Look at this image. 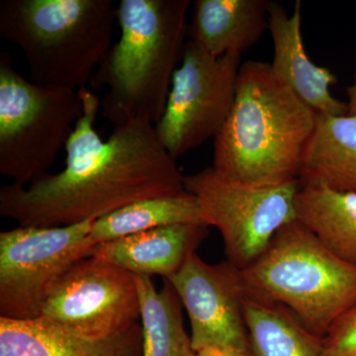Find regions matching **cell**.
I'll list each match as a JSON object with an SVG mask.
<instances>
[{
    "label": "cell",
    "mask_w": 356,
    "mask_h": 356,
    "mask_svg": "<svg viewBox=\"0 0 356 356\" xmlns=\"http://www.w3.org/2000/svg\"><path fill=\"white\" fill-rule=\"evenodd\" d=\"M111 0H2L0 36L24 55L32 83L79 90L112 47Z\"/></svg>",
    "instance_id": "277c9868"
},
{
    "label": "cell",
    "mask_w": 356,
    "mask_h": 356,
    "mask_svg": "<svg viewBox=\"0 0 356 356\" xmlns=\"http://www.w3.org/2000/svg\"><path fill=\"white\" fill-rule=\"evenodd\" d=\"M93 222L0 233V318L34 320L58 280L95 247Z\"/></svg>",
    "instance_id": "ba28073f"
},
{
    "label": "cell",
    "mask_w": 356,
    "mask_h": 356,
    "mask_svg": "<svg viewBox=\"0 0 356 356\" xmlns=\"http://www.w3.org/2000/svg\"><path fill=\"white\" fill-rule=\"evenodd\" d=\"M166 280L188 314L195 353L218 348L252 356L243 313L247 291L240 269L229 261L213 266L195 252Z\"/></svg>",
    "instance_id": "8fae6325"
},
{
    "label": "cell",
    "mask_w": 356,
    "mask_h": 356,
    "mask_svg": "<svg viewBox=\"0 0 356 356\" xmlns=\"http://www.w3.org/2000/svg\"><path fill=\"white\" fill-rule=\"evenodd\" d=\"M135 275V274H134ZM140 303L143 356H195L182 317V303L170 281L156 289L151 277L135 275Z\"/></svg>",
    "instance_id": "d6986e66"
},
{
    "label": "cell",
    "mask_w": 356,
    "mask_h": 356,
    "mask_svg": "<svg viewBox=\"0 0 356 356\" xmlns=\"http://www.w3.org/2000/svg\"><path fill=\"white\" fill-rule=\"evenodd\" d=\"M241 65V56L214 57L187 40L165 113L154 126L173 159L217 137L235 102Z\"/></svg>",
    "instance_id": "9c48e42d"
},
{
    "label": "cell",
    "mask_w": 356,
    "mask_h": 356,
    "mask_svg": "<svg viewBox=\"0 0 356 356\" xmlns=\"http://www.w3.org/2000/svg\"><path fill=\"white\" fill-rule=\"evenodd\" d=\"M83 114L65 145L62 172L0 189V215L23 227H62L96 221L130 204L186 193L184 175L153 124L115 126L107 140L95 124L102 100L79 89Z\"/></svg>",
    "instance_id": "6da1fadb"
},
{
    "label": "cell",
    "mask_w": 356,
    "mask_h": 356,
    "mask_svg": "<svg viewBox=\"0 0 356 356\" xmlns=\"http://www.w3.org/2000/svg\"><path fill=\"white\" fill-rule=\"evenodd\" d=\"M205 225L177 224L95 245L88 257H95L135 275L168 280L179 271L195 254L208 235Z\"/></svg>",
    "instance_id": "4fadbf2b"
},
{
    "label": "cell",
    "mask_w": 356,
    "mask_h": 356,
    "mask_svg": "<svg viewBox=\"0 0 356 356\" xmlns=\"http://www.w3.org/2000/svg\"><path fill=\"white\" fill-rule=\"evenodd\" d=\"M241 274L248 296L286 307L320 339L356 307V267L330 252L297 220L280 229Z\"/></svg>",
    "instance_id": "5b68a950"
},
{
    "label": "cell",
    "mask_w": 356,
    "mask_h": 356,
    "mask_svg": "<svg viewBox=\"0 0 356 356\" xmlns=\"http://www.w3.org/2000/svg\"><path fill=\"white\" fill-rule=\"evenodd\" d=\"M299 182L356 193V116L317 114Z\"/></svg>",
    "instance_id": "2e32d148"
},
{
    "label": "cell",
    "mask_w": 356,
    "mask_h": 356,
    "mask_svg": "<svg viewBox=\"0 0 356 356\" xmlns=\"http://www.w3.org/2000/svg\"><path fill=\"white\" fill-rule=\"evenodd\" d=\"M323 344L324 356H356V307L332 325Z\"/></svg>",
    "instance_id": "44dd1931"
},
{
    "label": "cell",
    "mask_w": 356,
    "mask_h": 356,
    "mask_svg": "<svg viewBox=\"0 0 356 356\" xmlns=\"http://www.w3.org/2000/svg\"><path fill=\"white\" fill-rule=\"evenodd\" d=\"M189 0H121L116 8L120 38L90 79L107 88L102 115L115 126L161 120L188 36Z\"/></svg>",
    "instance_id": "3957f363"
},
{
    "label": "cell",
    "mask_w": 356,
    "mask_h": 356,
    "mask_svg": "<svg viewBox=\"0 0 356 356\" xmlns=\"http://www.w3.org/2000/svg\"><path fill=\"white\" fill-rule=\"evenodd\" d=\"M195 356H245L234 350H224V348H207L196 353Z\"/></svg>",
    "instance_id": "7402d4cb"
},
{
    "label": "cell",
    "mask_w": 356,
    "mask_h": 356,
    "mask_svg": "<svg viewBox=\"0 0 356 356\" xmlns=\"http://www.w3.org/2000/svg\"><path fill=\"white\" fill-rule=\"evenodd\" d=\"M184 186L197 199L204 222L221 233L227 261L240 270L257 261L280 229L296 220L300 182L248 186L222 177L211 166L184 177Z\"/></svg>",
    "instance_id": "52a82bcc"
},
{
    "label": "cell",
    "mask_w": 356,
    "mask_h": 356,
    "mask_svg": "<svg viewBox=\"0 0 356 356\" xmlns=\"http://www.w3.org/2000/svg\"><path fill=\"white\" fill-rule=\"evenodd\" d=\"M0 356H143L142 325L106 339H88L40 318H0Z\"/></svg>",
    "instance_id": "5bb4252c"
},
{
    "label": "cell",
    "mask_w": 356,
    "mask_h": 356,
    "mask_svg": "<svg viewBox=\"0 0 356 356\" xmlns=\"http://www.w3.org/2000/svg\"><path fill=\"white\" fill-rule=\"evenodd\" d=\"M348 113L350 116H356V72L355 74V81L351 84L348 89Z\"/></svg>",
    "instance_id": "603a6c76"
},
{
    "label": "cell",
    "mask_w": 356,
    "mask_h": 356,
    "mask_svg": "<svg viewBox=\"0 0 356 356\" xmlns=\"http://www.w3.org/2000/svg\"><path fill=\"white\" fill-rule=\"evenodd\" d=\"M243 313L252 356H324L323 339L309 332L286 307L247 294Z\"/></svg>",
    "instance_id": "ac0fdd59"
},
{
    "label": "cell",
    "mask_w": 356,
    "mask_h": 356,
    "mask_svg": "<svg viewBox=\"0 0 356 356\" xmlns=\"http://www.w3.org/2000/svg\"><path fill=\"white\" fill-rule=\"evenodd\" d=\"M317 113L274 74L268 63L241 65L233 108L215 138L213 168L254 187L299 182Z\"/></svg>",
    "instance_id": "7a4b0ae2"
},
{
    "label": "cell",
    "mask_w": 356,
    "mask_h": 356,
    "mask_svg": "<svg viewBox=\"0 0 356 356\" xmlns=\"http://www.w3.org/2000/svg\"><path fill=\"white\" fill-rule=\"evenodd\" d=\"M83 109L79 89L27 81L0 54V175L26 185L49 173Z\"/></svg>",
    "instance_id": "8992f818"
},
{
    "label": "cell",
    "mask_w": 356,
    "mask_h": 356,
    "mask_svg": "<svg viewBox=\"0 0 356 356\" xmlns=\"http://www.w3.org/2000/svg\"><path fill=\"white\" fill-rule=\"evenodd\" d=\"M177 224L207 225L192 194L147 199L130 204L93 222L89 238L95 245ZM208 227V226H207Z\"/></svg>",
    "instance_id": "ffe728a7"
},
{
    "label": "cell",
    "mask_w": 356,
    "mask_h": 356,
    "mask_svg": "<svg viewBox=\"0 0 356 356\" xmlns=\"http://www.w3.org/2000/svg\"><path fill=\"white\" fill-rule=\"evenodd\" d=\"M296 220L330 252L356 267V193L324 185L301 184L295 198Z\"/></svg>",
    "instance_id": "e0dca14e"
},
{
    "label": "cell",
    "mask_w": 356,
    "mask_h": 356,
    "mask_svg": "<svg viewBox=\"0 0 356 356\" xmlns=\"http://www.w3.org/2000/svg\"><path fill=\"white\" fill-rule=\"evenodd\" d=\"M269 0H195L188 40L214 57L250 50L269 28Z\"/></svg>",
    "instance_id": "9a60e30c"
},
{
    "label": "cell",
    "mask_w": 356,
    "mask_h": 356,
    "mask_svg": "<svg viewBox=\"0 0 356 356\" xmlns=\"http://www.w3.org/2000/svg\"><path fill=\"white\" fill-rule=\"evenodd\" d=\"M301 24V1H296L291 14L282 4L271 1L268 28L273 44L271 69L316 113L348 115V104L332 95L331 88L337 83L336 74L314 64L307 55Z\"/></svg>",
    "instance_id": "7c38bea8"
},
{
    "label": "cell",
    "mask_w": 356,
    "mask_h": 356,
    "mask_svg": "<svg viewBox=\"0 0 356 356\" xmlns=\"http://www.w3.org/2000/svg\"><path fill=\"white\" fill-rule=\"evenodd\" d=\"M40 318L88 339L126 331L140 322L135 275L97 257H84L56 283Z\"/></svg>",
    "instance_id": "30bf717a"
}]
</instances>
